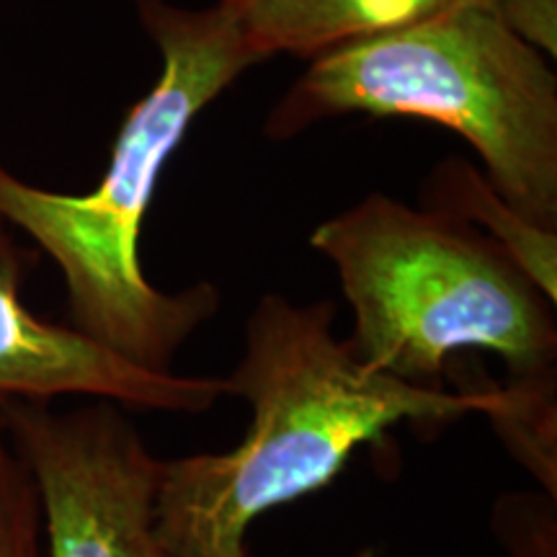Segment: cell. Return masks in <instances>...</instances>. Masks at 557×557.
Returning a JSON list of instances; mask_svg holds the SVG:
<instances>
[{
  "label": "cell",
  "mask_w": 557,
  "mask_h": 557,
  "mask_svg": "<svg viewBox=\"0 0 557 557\" xmlns=\"http://www.w3.org/2000/svg\"><path fill=\"white\" fill-rule=\"evenodd\" d=\"M426 209L475 227L527 271L545 295L557 302V233L521 218L493 191L485 176L462 160H442L423 186Z\"/></svg>",
  "instance_id": "cell-8"
},
{
  "label": "cell",
  "mask_w": 557,
  "mask_h": 557,
  "mask_svg": "<svg viewBox=\"0 0 557 557\" xmlns=\"http://www.w3.org/2000/svg\"><path fill=\"white\" fill-rule=\"evenodd\" d=\"M493 13L521 39L545 52L549 60L557 54V0H496Z\"/></svg>",
  "instance_id": "cell-10"
},
{
  "label": "cell",
  "mask_w": 557,
  "mask_h": 557,
  "mask_svg": "<svg viewBox=\"0 0 557 557\" xmlns=\"http://www.w3.org/2000/svg\"><path fill=\"white\" fill-rule=\"evenodd\" d=\"M336 305H297L269 292L246 320L243 357L225 393L250 408L233 449L160 462L156 524L173 557H235L256 519L331 485L354 451L398 423L438 429L472 413L496 418L511 393L421 387L364 364L333 333Z\"/></svg>",
  "instance_id": "cell-1"
},
{
  "label": "cell",
  "mask_w": 557,
  "mask_h": 557,
  "mask_svg": "<svg viewBox=\"0 0 557 557\" xmlns=\"http://www.w3.org/2000/svg\"><path fill=\"white\" fill-rule=\"evenodd\" d=\"M235 557H253V555H250V549L246 547V549H243V553H238Z\"/></svg>",
  "instance_id": "cell-12"
},
{
  "label": "cell",
  "mask_w": 557,
  "mask_h": 557,
  "mask_svg": "<svg viewBox=\"0 0 557 557\" xmlns=\"http://www.w3.org/2000/svg\"><path fill=\"white\" fill-rule=\"evenodd\" d=\"M354 557H385V555H382V549L377 547H361Z\"/></svg>",
  "instance_id": "cell-11"
},
{
  "label": "cell",
  "mask_w": 557,
  "mask_h": 557,
  "mask_svg": "<svg viewBox=\"0 0 557 557\" xmlns=\"http://www.w3.org/2000/svg\"><path fill=\"white\" fill-rule=\"evenodd\" d=\"M310 246L351 305L348 346L377 372L444 387L451 361L483 351L508 385L555 387V302L475 227L369 194L320 222Z\"/></svg>",
  "instance_id": "cell-3"
},
{
  "label": "cell",
  "mask_w": 557,
  "mask_h": 557,
  "mask_svg": "<svg viewBox=\"0 0 557 557\" xmlns=\"http://www.w3.org/2000/svg\"><path fill=\"white\" fill-rule=\"evenodd\" d=\"M346 114L455 129L483 160L493 191L557 233V75L485 5L312 58L271 109L267 135L289 139Z\"/></svg>",
  "instance_id": "cell-4"
},
{
  "label": "cell",
  "mask_w": 557,
  "mask_h": 557,
  "mask_svg": "<svg viewBox=\"0 0 557 557\" xmlns=\"http://www.w3.org/2000/svg\"><path fill=\"white\" fill-rule=\"evenodd\" d=\"M496 0H220L243 45L263 62L274 54L312 60L457 9Z\"/></svg>",
  "instance_id": "cell-7"
},
{
  "label": "cell",
  "mask_w": 557,
  "mask_h": 557,
  "mask_svg": "<svg viewBox=\"0 0 557 557\" xmlns=\"http://www.w3.org/2000/svg\"><path fill=\"white\" fill-rule=\"evenodd\" d=\"M0 557H45L39 491L0 408Z\"/></svg>",
  "instance_id": "cell-9"
},
{
  "label": "cell",
  "mask_w": 557,
  "mask_h": 557,
  "mask_svg": "<svg viewBox=\"0 0 557 557\" xmlns=\"http://www.w3.org/2000/svg\"><path fill=\"white\" fill-rule=\"evenodd\" d=\"M39 491L45 557H173L156 524L160 462L111 400H0Z\"/></svg>",
  "instance_id": "cell-5"
},
{
  "label": "cell",
  "mask_w": 557,
  "mask_h": 557,
  "mask_svg": "<svg viewBox=\"0 0 557 557\" xmlns=\"http://www.w3.org/2000/svg\"><path fill=\"white\" fill-rule=\"evenodd\" d=\"M225 395L222 377L150 372L70 325L34 315L18 297L16 263H0V400L86 398L199 416Z\"/></svg>",
  "instance_id": "cell-6"
},
{
  "label": "cell",
  "mask_w": 557,
  "mask_h": 557,
  "mask_svg": "<svg viewBox=\"0 0 557 557\" xmlns=\"http://www.w3.org/2000/svg\"><path fill=\"white\" fill-rule=\"evenodd\" d=\"M163 70L124 116L107 171L88 194L24 184L0 165V220L24 230L58 263L70 329L150 372H173L194 333L220 312V289L152 287L139 261V233L160 173L186 132L256 54L218 5L191 11L135 0Z\"/></svg>",
  "instance_id": "cell-2"
}]
</instances>
